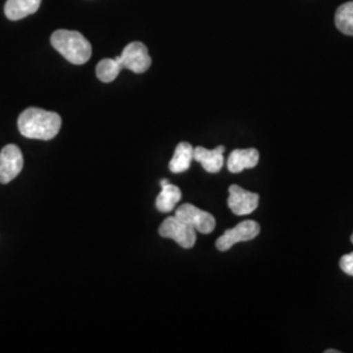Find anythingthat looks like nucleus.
Returning a JSON list of instances; mask_svg holds the SVG:
<instances>
[{
  "label": "nucleus",
  "mask_w": 353,
  "mask_h": 353,
  "mask_svg": "<svg viewBox=\"0 0 353 353\" xmlns=\"http://www.w3.org/2000/svg\"><path fill=\"white\" fill-rule=\"evenodd\" d=\"M19 131L28 139H54L62 127V118L58 113L38 108H28L17 121Z\"/></svg>",
  "instance_id": "f257e3e1"
},
{
  "label": "nucleus",
  "mask_w": 353,
  "mask_h": 353,
  "mask_svg": "<svg viewBox=\"0 0 353 353\" xmlns=\"http://www.w3.org/2000/svg\"><path fill=\"white\" fill-rule=\"evenodd\" d=\"M51 45L70 63L81 65L92 57V46L80 32L58 29L51 34Z\"/></svg>",
  "instance_id": "f03ea898"
},
{
  "label": "nucleus",
  "mask_w": 353,
  "mask_h": 353,
  "mask_svg": "<svg viewBox=\"0 0 353 353\" xmlns=\"http://www.w3.org/2000/svg\"><path fill=\"white\" fill-rule=\"evenodd\" d=\"M114 59L121 70L126 68L135 74L145 72L152 64L148 48L141 42L128 43L122 51V54Z\"/></svg>",
  "instance_id": "7ed1b4c3"
},
{
  "label": "nucleus",
  "mask_w": 353,
  "mask_h": 353,
  "mask_svg": "<svg viewBox=\"0 0 353 353\" xmlns=\"http://www.w3.org/2000/svg\"><path fill=\"white\" fill-rule=\"evenodd\" d=\"M159 234L163 239H172L183 249L194 248L196 242V230L190 227L185 221L178 219L176 214L165 219L159 228Z\"/></svg>",
  "instance_id": "20e7f679"
},
{
  "label": "nucleus",
  "mask_w": 353,
  "mask_h": 353,
  "mask_svg": "<svg viewBox=\"0 0 353 353\" xmlns=\"http://www.w3.org/2000/svg\"><path fill=\"white\" fill-rule=\"evenodd\" d=\"M174 214L178 219H181L182 221L189 224L190 227L194 228L196 232L203 234L212 233L216 227V220L212 214L189 203L179 205Z\"/></svg>",
  "instance_id": "39448f33"
},
{
  "label": "nucleus",
  "mask_w": 353,
  "mask_h": 353,
  "mask_svg": "<svg viewBox=\"0 0 353 353\" xmlns=\"http://www.w3.org/2000/svg\"><path fill=\"white\" fill-rule=\"evenodd\" d=\"M259 232H261V227L258 223L252 220L242 221L237 227L225 230L224 234L216 241V248L220 252H227L239 242L254 240L255 237H258Z\"/></svg>",
  "instance_id": "423d86ee"
},
{
  "label": "nucleus",
  "mask_w": 353,
  "mask_h": 353,
  "mask_svg": "<svg viewBox=\"0 0 353 353\" xmlns=\"http://www.w3.org/2000/svg\"><path fill=\"white\" fill-rule=\"evenodd\" d=\"M23 168L24 156L17 145L8 144L0 151V183H10L21 173Z\"/></svg>",
  "instance_id": "0eeeda50"
},
{
  "label": "nucleus",
  "mask_w": 353,
  "mask_h": 353,
  "mask_svg": "<svg viewBox=\"0 0 353 353\" xmlns=\"http://www.w3.org/2000/svg\"><path fill=\"white\" fill-rule=\"evenodd\" d=\"M259 195L242 189L239 185H232L229 188L228 207L237 216L250 214L258 208Z\"/></svg>",
  "instance_id": "6e6552de"
},
{
  "label": "nucleus",
  "mask_w": 353,
  "mask_h": 353,
  "mask_svg": "<svg viewBox=\"0 0 353 353\" xmlns=\"http://www.w3.org/2000/svg\"><path fill=\"white\" fill-rule=\"evenodd\" d=\"M224 145H219L214 150H205L203 147L194 148V160L202 165L208 173H219L224 165Z\"/></svg>",
  "instance_id": "1a4fd4ad"
},
{
  "label": "nucleus",
  "mask_w": 353,
  "mask_h": 353,
  "mask_svg": "<svg viewBox=\"0 0 353 353\" xmlns=\"http://www.w3.org/2000/svg\"><path fill=\"white\" fill-rule=\"evenodd\" d=\"M259 163V152L255 148L234 150L228 157V170L230 173H241L245 169L255 168Z\"/></svg>",
  "instance_id": "9d476101"
},
{
  "label": "nucleus",
  "mask_w": 353,
  "mask_h": 353,
  "mask_svg": "<svg viewBox=\"0 0 353 353\" xmlns=\"http://www.w3.org/2000/svg\"><path fill=\"white\" fill-rule=\"evenodd\" d=\"M160 185L161 192L156 199V208L163 214H169L176 208L178 202H181L182 192L178 186L169 183L168 179H163Z\"/></svg>",
  "instance_id": "9b49d317"
},
{
  "label": "nucleus",
  "mask_w": 353,
  "mask_h": 353,
  "mask_svg": "<svg viewBox=\"0 0 353 353\" xmlns=\"http://www.w3.org/2000/svg\"><path fill=\"white\" fill-rule=\"evenodd\" d=\"M41 0H7L4 13L10 20L17 21L37 12Z\"/></svg>",
  "instance_id": "f8f14e48"
},
{
  "label": "nucleus",
  "mask_w": 353,
  "mask_h": 353,
  "mask_svg": "<svg viewBox=\"0 0 353 353\" xmlns=\"http://www.w3.org/2000/svg\"><path fill=\"white\" fill-rule=\"evenodd\" d=\"M192 160H194V147L188 141H182L176 145L174 156L169 163V169L172 173H176V174L183 173L189 170Z\"/></svg>",
  "instance_id": "ddd939ff"
},
{
  "label": "nucleus",
  "mask_w": 353,
  "mask_h": 353,
  "mask_svg": "<svg viewBox=\"0 0 353 353\" xmlns=\"http://www.w3.org/2000/svg\"><path fill=\"white\" fill-rule=\"evenodd\" d=\"M335 26L343 34L353 36V1L341 4L335 13Z\"/></svg>",
  "instance_id": "4468645a"
},
{
  "label": "nucleus",
  "mask_w": 353,
  "mask_h": 353,
  "mask_svg": "<svg viewBox=\"0 0 353 353\" xmlns=\"http://www.w3.org/2000/svg\"><path fill=\"white\" fill-rule=\"evenodd\" d=\"M121 71L122 70L119 68L115 59H110V58L102 59L96 67V75L102 83H112L121 74Z\"/></svg>",
  "instance_id": "2eb2a0df"
},
{
  "label": "nucleus",
  "mask_w": 353,
  "mask_h": 353,
  "mask_svg": "<svg viewBox=\"0 0 353 353\" xmlns=\"http://www.w3.org/2000/svg\"><path fill=\"white\" fill-rule=\"evenodd\" d=\"M339 265H341L343 272H345L350 276H353V252L341 256Z\"/></svg>",
  "instance_id": "dca6fc26"
},
{
  "label": "nucleus",
  "mask_w": 353,
  "mask_h": 353,
  "mask_svg": "<svg viewBox=\"0 0 353 353\" xmlns=\"http://www.w3.org/2000/svg\"><path fill=\"white\" fill-rule=\"evenodd\" d=\"M341 351H336V350H327L326 353H339Z\"/></svg>",
  "instance_id": "f3484780"
},
{
  "label": "nucleus",
  "mask_w": 353,
  "mask_h": 353,
  "mask_svg": "<svg viewBox=\"0 0 353 353\" xmlns=\"http://www.w3.org/2000/svg\"><path fill=\"white\" fill-rule=\"evenodd\" d=\"M351 242H352V243H353V233H352V236H351Z\"/></svg>",
  "instance_id": "a211bd4d"
}]
</instances>
